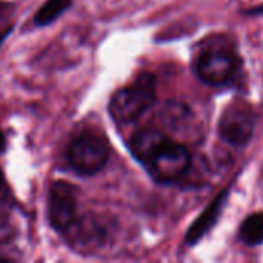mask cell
Segmentation results:
<instances>
[{
	"instance_id": "cell-1",
	"label": "cell",
	"mask_w": 263,
	"mask_h": 263,
	"mask_svg": "<svg viewBox=\"0 0 263 263\" xmlns=\"http://www.w3.org/2000/svg\"><path fill=\"white\" fill-rule=\"evenodd\" d=\"M156 100V79L149 72H143L137 80L119 89L109 102L111 117L120 123H131L137 120Z\"/></svg>"
},
{
	"instance_id": "cell-2",
	"label": "cell",
	"mask_w": 263,
	"mask_h": 263,
	"mask_svg": "<svg viewBox=\"0 0 263 263\" xmlns=\"http://www.w3.org/2000/svg\"><path fill=\"white\" fill-rule=\"evenodd\" d=\"M109 149L106 142L92 133L80 134L69 146V163L82 176L99 173L108 162Z\"/></svg>"
},
{
	"instance_id": "cell-3",
	"label": "cell",
	"mask_w": 263,
	"mask_h": 263,
	"mask_svg": "<svg viewBox=\"0 0 263 263\" xmlns=\"http://www.w3.org/2000/svg\"><path fill=\"white\" fill-rule=\"evenodd\" d=\"M146 166L157 180L176 182L188 173L191 166V154L183 145L170 140L157 151Z\"/></svg>"
},
{
	"instance_id": "cell-4",
	"label": "cell",
	"mask_w": 263,
	"mask_h": 263,
	"mask_svg": "<svg viewBox=\"0 0 263 263\" xmlns=\"http://www.w3.org/2000/svg\"><path fill=\"white\" fill-rule=\"evenodd\" d=\"M219 134L231 145H247L254 134V114L253 109L242 102L230 105L219 122Z\"/></svg>"
},
{
	"instance_id": "cell-5",
	"label": "cell",
	"mask_w": 263,
	"mask_h": 263,
	"mask_svg": "<svg viewBox=\"0 0 263 263\" xmlns=\"http://www.w3.org/2000/svg\"><path fill=\"white\" fill-rule=\"evenodd\" d=\"M49 222L57 231H66L77 219L76 188L66 182H55L49 190Z\"/></svg>"
},
{
	"instance_id": "cell-6",
	"label": "cell",
	"mask_w": 263,
	"mask_h": 263,
	"mask_svg": "<svg viewBox=\"0 0 263 263\" xmlns=\"http://www.w3.org/2000/svg\"><path fill=\"white\" fill-rule=\"evenodd\" d=\"M237 69V59L222 49L206 51L197 60L196 71L199 77L208 85H223L234 76Z\"/></svg>"
},
{
	"instance_id": "cell-7",
	"label": "cell",
	"mask_w": 263,
	"mask_h": 263,
	"mask_svg": "<svg viewBox=\"0 0 263 263\" xmlns=\"http://www.w3.org/2000/svg\"><path fill=\"white\" fill-rule=\"evenodd\" d=\"M71 240L72 248L80 250L82 253H88L91 250L99 248L105 242V230L97 225L92 219H82L77 220L65 231Z\"/></svg>"
},
{
	"instance_id": "cell-8",
	"label": "cell",
	"mask_w": 263,
	"mask_h": 263,
	"mask_svg": "<svg viewBox=\"0 0 263 263\" xmlns=\"http://www.w3.org/2000/svg\"><path fill=\"white\" fill-rule=\"evenodd\" d=\"M168 142L170 139L160 129L146 128L133 136L129 146L134 157L146 166L151 162V159L157 154V151Z\"/></svg>"
},
{
	"instance_id": "cell-9",
	"label": "cell",
	"mask_w": 263,
	"mask_h": 263,
	"mask_svg": "<svg viewBox=\"0 0 263 263\" xmlns=\"http://www.w3.org/2000/svg\"><path fill=\"white\" fill-rule=\"evenodd\" d=\"M225 197H227V193H220L208 206L206 210L196 219V222L190 227L188 233H186V242L188 243H196L197 240L202 239L203 234H206L211 227L217 222L220 213H222V208L225 205Z\"/></svg>"
},
{
	"instance_id": "cell-10",
	"label": "cell",
	"mask_w": 263,
	"mask_h": 263,
	"mask_svg": "<svg viewBox=\"0 0 263 263\" xmlns=\"http://www.w3.org/2000/svg\"><path fill=\"white\" fill-rule=\"evenodd\" d=\"M240 237L248 245H259L263 242V213L251 214L240 227Z\"/></svg>"
},
{
	"instance_id": "cell-11",
	"label": "cell",
	"mask_w": 263,
	"mask_h": 263,
	"mask_svg": "<svg viewBox=\"0 0 263 263\" xmlns=\"http://www.w3.org/2000/svg\"><path fill=\"white\" fill-rule=\"evenodd\" d=\"M71 5V0H48L35 14V23L45 26L52 23L60 14H63Z\"/></svg>"
},
{
	"instance_id": "cell-12",
	"label": "cell",
	"mask_w": 263,
	"mask_h": 263,
	"mask_svg": "<svg viewBox=\"0 0 263 263\" xmlns=\"http://www.w3.org/2000/svg\"><path fill=\"white\" fill-rule=\"evenodd\" d=\"M12 236V230L9 227V223H6L5 220H0V243H5L11 239Z\"/></svg>"
},
{
	"instance_id": "cell-13",
	"label": "cell",
	"mask_w": 263,
	"mask_h": 263,
	"mask_svg": "<svg viewBox=\"0 0 263 263\" xmlns=\"http://www.w3.org/2000/svg\"><path fill=\"white\" fill-rule=\"evenodd\" d=\"M5 148H6V140H5V136H3L2 131H0V154L5 151Z\"/></svg>"
},
{
	"instance_id": "cell-14",
	"label": "cell",
	"mask_w": 263,
	"mask_h": 263,
	"mask_svg": "<svg viewBox=\"0 0 263 263\" xmlns=\"http://www.w3.org/2000/svg\"><path fill=\"white\" fill-rule=\"evenodd\" d=\"M254 12H263V6H262V8H259V9H256Z\"/></svg>"
},
{
	"instance_id": "cell-15",
	"label": "cell",
	"mask_w": 263,
	"mask_h": 263,
	"mask_svg": "<svg viewBox=\"0 0 263 263\" xmlns=\"http://www.w3.org/2000/svg\"><path fill=\"white\" fill-rule=\"evenodd\" d=\"M2 182H3V176H2V171H0V185H2Z\"/></svg>"
}]
</instances>
